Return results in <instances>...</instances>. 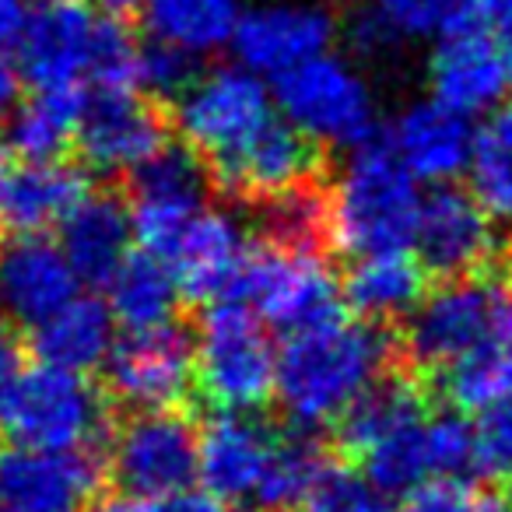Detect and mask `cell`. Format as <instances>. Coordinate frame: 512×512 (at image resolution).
Returning a JSON list of instances; mask_svg holds the SVG:
<instances>
[{
	"label": "cell",
	"instance_id": "obj_8",
	"mask_svg": "<svg viewBox=\"0 0 512 512\" xmlns=\"http://www.w3.org/2000/svg\"><path fill=\"white\" fill-rule=\"evenodd\" d=\"M274 120V95L249 67H214L176 95V127L190 148L221 162Z\"/></svg>",
	"mask_w": 512,
	"mask_h": 512
},
{
	"label": "cell",
	"instance_id": "obj_32",
	"mask_svg": "<svg viewBox=\"0 0 512 512\" xmlns=\"http://www.w3.org/2000/svg\"><path fill=\"white\" fill-rule=\"evenodd\" d=\"M442 390L460 411H491L512 397V330L505 323L491 341L442 372Z\"/></svg>",
	"mask_w": 512,
	"mask_h": 512
},
{
	"label": "cell",
	"instance_id": "obj_46",
	"mask_svg": "<svg viewBox=\"0 0 512 512\" xmlns=\"http://www.w3.org/2000/svg\"><path fill=\"white\" fill-rule=\"evenodd\" d=\"M88 512H134L127 502H120V498H109V502H95Z\"/></svg>",
	"mask_w": 512,
	"mask_h": 512
},
{
	"label": "cell",
	"instance_id": "obj_45",
	"mask_svg": "<svg viewBox=\"0 0 512 512\" xmlns=\"http://www.w3.org/2000/svg\"><path fill=\"white\" fill-rule=\"evenodd\" d=\"M470 512H512V498L505 495H484L474 502V509Z\"/></svg>",
	"mask_w": 512,
	"mask_h": 512
},
{
	"label": "cell",
	"instance_id": "obj_26",
	"mask_svg": "<svg viewBox=\"0 0 512 512\" xmlns=\"http://www.w3.org/2000/svg\"><path fill=\"white\" fill-rule=\"evenodd\" d=\"M463 15V0H362L348 36L358 53L383 57L404 43L442 36Z\"/></svg>",
	"mask_w": 512,
	"mask_h": 512
},
{
	"label": "cell",
	"instance_id": "obj_24",
	"mask_svg": "<svg viewBox=\"0 0 512 512\" xmlns=\"http://www.w3.org/2000/svg\"><path fill=\"white\" fill-rule=\"evenodd\" d=\"M60 228H64L60 246L71 256V264L81 281L109 285L113 274L130 260L134 218L109 193H88Z\"/></svg>",
	"mask_w": 512,
	"mask_h": 512
},
{
	"label": "cell",
	"instance_id": "obj_28",
	"mask_svg": "<svg viewBox=\"0 0 512 512\" xmlns=\"http://www.w3.org/2000/svg\"><path fill=\"white\" fill-rule=\"evenodd\" d=\"M85 197H88V183L74 165L60 162V158L29 162L8 176L4 218L18 232H43L50 225H64Z\"/></svg>",
	"mask_w": 512,
	"mask_h": 512
},
{
	"label": "cell",
	"instance_id": "obj_47",
	"mask_svg": "<svg viewBox=\"0 0 512 512\" xmlns=\"http://www.w3.org/2000/svg\"><path fill=\"white\" fill-rule=\"evenodd\" d=\"M99 4H102V8H106V11H113V15H116V11L137 8V4H141V0H99Z\"/></svg>",
	"mask_w": 512,
	"mask_h": 512
},
{
	"label": "cell",
	"instance_id": "obj_7",
	"mask_svg": "<svg viewBox=\"0 0 512 512\" xmlns=\"http://www.w3.org/2000/svg\"><path fill=\"white\" fill-rule=\"evenodd\" d=\"M341 295L344 288L337 285L334 271L320 253L274 246V242L249 249L235 288V302L253 306L285 334H299L341 316Z\"/></svg>",
	"mask_w": 512,
	"mask_h": 512
},
{
	"label": "cell",
	"instance_id": "obj_44",
	"mask_svg": "<svg viewBox=\"0 0 512 512\" xmlns=\"http://www.w3.org/2000/svg\"><path fill=\"white\" fill-rule=\"evenodd\" d=\"M18 92H22V78L8 60L0 57V123L11 120V113L18 109Z\"/></svg>",
	"mask_w": 512,
	"mask_h": 512
},
{
	"label": "cell",
	"instance_id": "obj_38",
	"mask_svg": "<svg viewBox=\"0 0 512 512\" xmlns=\"http://www.w3.org/2000/svg\"><path fill=\"white\" fill-rule=\"evenodd\" d=\"M477 460L488 474L512 477V397L484 411L477 425Z\"/></svg>",
	"mask_w": 512,
	"mask_h": 512
},
{
	"label": "cell",
	"instance_id": "obj_21",
	"mask_svg": "<svg viewBox=\"0 0 512 512\" xmlns=\"http://www.w3.org/2000/svg\"><path fill=\"white\" fill-rule=\"evenodd\" d=\"M278 432L253 418V411H218L200 432L197 477L221 502H246L260 495L264 470Z\"/></svg>",
	"mask_w": 512,
	"mask_h": 512
},
{
	"label": "cell",
	"instance_id": "obj_19",
	"mask_svg": "<svg viewBox=\"0 0 512 512\" xmlns=\"http://www.w3.org/2000/svg\"><path fill=\"white\" fill-rule=\"evenodd\" d=\"M474 137L470 116L432 95L400 109L390 127V151L418 183L446 186L467 172Z\"/></svg>",
	"mask_w": 512,
	"mask_h": 512
},
{
	"label": "cell",
	"instance_id": "obj_37",
	"mask_svg": "<svg viewBox=\"0 0 512 512\" xmlns=\"http://www.w3.org/2000/svg\"><path fill=\"white\" fill-rule=\"evenodd\" d=\"M197 78L193 60L169 46L148 43L141 46V64H137V85H144L155 95H183V88Z\"/></svg>",
	"mask_w": 512,
	"mask_h": 512
},
{
	"label": "cell",
	"instance_id": "obj_40",
	"mask_svg": "<svg viewBox=\"0 0 512 512\" xmlns=\"http://www.w3.org/2000/svg\"><path fill=\"white\" fill-rule=\"evenodd\" d=\"M467 22L488 29L502 43L512 39V0H463V15Z\"/></svg>",
	"mask_w": 512,
	"mask_h": 512
},
{
	"label": "cell",
	"instance_id": "obj_1",
	"mask_svg": "<svg viewBox=\"0 0 512 512\" xmlns=\"http://www.w3.org/2000/svg\"><path fill=\"white\" fill-rule=\"evenodd\" d=\"M390 362V337L372 320H334L288 334L278 355V404L302 432L341 425Z\"/></svg>",
	"mask_w": 512,
	"mask_h": 512
},
{
	"label": "cell",
	"instance_id": "obj_5",
	"mask_svg": "<svg viewBox=\"0 0 512 512\" xmlns=\"http://www.w3.org/2000/svg\"><path fill=\"white\" fill-rule=\"evenodd\" d=\"M0 421L18 446L85 453L106 428V400L85 372L39 362L0 397Z\"/></svg>",
	"mask_w": 512,
	"mask_h": 512
},
{
	"label": "cell",
	"instance_id": "obj_31",
	"mask_svg": "<svg viewBox=\"0 0 512 512\" xmlns=\"http://www.w3.org/2000/svg\"><path fill=\"white\" fill-rule=\"evenodd\" d=\"M425 414H428L425 393L411 379H379L341 418V442L348 446V453L362 456L376 442H383L386 435L425 418Z\"/></svg>",
	"mask_w": 512,
	"mask_h": 512
},
{
	"label": "cell",
	"instance_id": "obj_20",
	"mask_svg": "<svg viewBox=\"0 0 512 512\" xmlns=\"http://www.w3.org/2000/svg\"><path fill=\"white\" fill-rule=\"evenodd\" d=\"M316 162H320L316 144L306 134H299L288 120L274 116L253 141L214 162V172L228 193L264 204V200L313 183Z\"/></svg>",
	"mask_w": 512,
	"mask_h": 512
},
{
	"label": "cell",
	"instance_id": "obj_39",
	"mask_svg": "<svg viewBox=\"0 0 512 512\" xmlns=\"http://www.w3.org/2000/svg\"><path fill=\"white\" fill-rule=\"evenodd\" d=\"M474 498H467L460 481H428L421 488L407 491V502L400 512H470Z\"/></svg>",
	"mask_w": 512,
	"mask_h": 512
},
{
	"label": "cell",
	"instance_id": "obj_27",
	"mask_svg": "<svg viewBox=\"0 0 512 512\" xmlns=\"http://www.w3.org/2000/svg\"><path fill=\"white\" fill-rule=\"evenodd\" d=\"M344 299L372 323L411 316L425 299V264L407 256V249L355 256L344 278Z\"/></svg>",
	"mask_w": 512,
	"mask_h": 512
},
{
	"label": "cell",
	"instance_id": "obj_33",
	"mask_svg": "<svg viewBox=\"0 0 512 512\" xmlns=\"http://www.w3.org/2000/svg\"><path fill=\"white\" fill-rule=\"evenodd\" d=\"M474 197L498 221H512V106H502L477 127L467 165Z\"/></svg>",
	"mask_w": 512,
	"mask_h": 512
},
{
	"label": "cell",
	"instance_id": "obj_29",
	"mask_svg": "<svg viewBox=\"0 0 512 512\" xmlns=\"http://www.w3.org/2000/svg\"><path fill=\"white\" fill-rule=\"evenodd\" d=\"M179 278L165 260L151 253L130 256L109 281V313L120 327L148 330L172 323V309L179 302Z\"/></svg>",
	"mask_w": 512,
	"mask_h": 512
},
{
	"label": "cell",
	"instance_id": "obj_3",
	"mask_svg": "<svg viewBox=\"0 0 512 512\" xmlns=\"http://www.w3.org/2000/svg\"><path fill=\"white\" fill-rule=\"evenodd\" d=\"M330 239L355 256L393 253L418 239V179L390 148L362 144L341 169L330 193Z\"/></svg>",
	"mask_w": 512,
	"mask_h": 512
},
{
	"label": "cell",
	"instance_id": "obj_35",
	"mask_svg": "<svg viewBox=\"0 0 512 512\" xmlns=\"http://www.w3.org/2000/svg\"><path fill=\"white\" fill-rule=\"evenodd\" d=\"M260 221H264V232L274 246L320 253V246L330 239V200L316 190V183H306L299 190L264 200Z\"/></svg>",
	"mask_w": 512,
	"mask_h": 512
},
{
	"label": "cell",
	"instance_id": "obj_9",
	"mask_svg": "<svg viewBox=\"0 0 512 512\" xmlns=\"http://www.w3.org/2000/svg\"><path fill=\"white\" fill-rule=\"evenodd\" d=\"M207 169L204 158L190 144H162L144 165L130 172V190H134V239L144 253L158 256L169 264L179 239L193 225L207 200Z\"/></svg>",
	"mask_w": 512,
	"mask_h": 512
},
{
	"label": "cell",
	"instance_id": "obj_36",
	"mask_svg": "<svg viewBox=\"0 0 512 512\" xmlns=\"http://www.w3.org/2000/svg\"><path fill=\"white\" fill-rule=\"evenodd\" d=\"M299 512H393L379 484L351 467H327L299 502Z\"/></svg>",
	"mask_w": 512,
	"mask_h": 512
},
{
	"label": "cell",
	"instance_id": "obj_15",
	"mask_svg": "<svg viewBox=\"0 0 512 512\" xmlns=\"http://www.w3.org/2000/svg\"><path fill=\"white\" fill-rule=\"evenodd\" d=\"M78 271L64 246L39 232L0 242V316L18 327H39L78 299Z\"/></svg>",
	"mask_w": 512,
	"mask_h": 512
},
{
	"label": "cell",
	"instance_id": "obj_51",
	"mask_svg": "<svg viewBox=\"0 0 512 512\" xmlns=\"http://www.w3.org/2000/svg\"><path fill=\"white\" fill-rule=\"evenodd\" d=\"M0 428H4V421H0Z\"/></svg>",
	"mask_w": 512,
	"mask_h": 512
},
{
	"label": "cell",
	"instance_id": "obj_43",
	"mask_svg": "<svg viewBox=\"0 0 512 512\" xmlns=\"http://www.w3.org/2000/svg\"><path fill=\"white\" fill-rule=\"evenodd\" d=\"M22 351H18L15 334L8 330V323H0V397L15 386V379L22 376Z\"/></svg>",
	"mask_w": 512,
	"mask_h": 512
},
{
	"label": "cell",
	"instance_id": "obj_41",
	"mask_svg": "<svg viewBox=\"0 0 512 512\" xmlns=\"http://www.w3.org/2000/svg\"><path fill=\"white\" fill-rule=\"evenodd\" d=\"M144 512H218V498L211 491H193V488H179L169 495L151 498V505Z\"/></svg>",
	"mask_w": 512,
	"mask_h": 512
},
{
	"label": "cell",
	"instance_id": "obj_23",
	"mask_svg": "<svg viewBox=\"0 0 512 512\" xmlns=\"http://www.w3.org/2000/svg\"><path fill=\"white\" fill-rule=\"evenodd\" d=\"M137 11L148 43L200 60L235 43L246 0H141Z\"/></svg>",
	"mask_w": 512,
	"mask_h": 512
},
{
	"label": "cell",
	"instance_id": "obj_17",
	"mask_svg": "<svg viewBox=\"0 0 512 512\" xmlns=\"http://www.w3.org/2000/svg\"><path fill=\"white\" fill-rule=\"evenodd\" d=\"M414 246H418L425 271H435L449 281L470 278L498 249L495 218L484 211V204L474 193H463L456 186H439L421 204Z\"/></svg>",
	"mask_w": 512,
	"mask_h": 512
},
{
	"label": "cell",
	"instance_id": "obj_49",
	"mask_svg": "<svg viewBox=\"0 0 512 512\" xmlns=\"http://www.w3.org/2000/svg\"><path fill=\"white\" fill-rule=\"evenodd\" d=\"M505 323H509V330H512V274H509V306H505Z\"/></svg>",
	"mask_w": 512,
	"mask_h": 512
},
{
	"label": "cell",
	"instance_id": "obj_12",
	"mask_svg": "<svg viewBox=\"0 0 512 512\" xmlns=\"http://www.w3.org/2000/svg\"><path fill=\"white\" fill-rule=\"evenodd\" d=\"M337 32L341 22L327 0H260L246 8L232 46L242 67L278 81L330 53Z\"/></svg>",
	"mask_w": 512,
	"mask_h": 512
},
{
	"label": "cell",
	"instance_id": "obj_6",
	"mask_svg": "<svg viewBox=\"0 0 512 512\" xmlns=\"http://www.w3.org/2000/svg\"><path fill=\"white\" fill-rule=\"evenodd\" d=\"M274 99L285 120L313 144L362 148L376 134V92L369 78L337 53H323L278 78Z\"/></svg>",
	"mask_w": 512,
	"mask_h": 512
},
{
	"label": "cell",
	"instance_id": "obj_30",
	"mask_svg": "<svg viewBox=\"0 0 512 512\" xmlns=\"http://www.w3.org/2000/svg\"><path fill=\"white\" fill-rule=\"evenodd\" d=\"M81 92H36L8 120V144L25 162H50L78 137Z\"/></svg>",
	"mask_w": 512,
	"mask_h": 512
},
{
	"label": "cell",
	"instance_id": "obj_25",
	"mask_svg": "<svg viewBox=\"0 0 512 512\" xmlns=\"http://www.w3.org/2000/svg\"><path fill=\"white\" fill-rule=\"evenodd\" d=\"M116 320L109 313L106 302L92 299V295H78L67 302L60 313L43 320L32 337L39 362L57 365L67 372H88L95 365H106L109 351L116 344Z\"/></svg>",
	"mask_w": 512,
	"mask_h": 512
},
{
	"label": "cell",
	"instance_id": "obj_48",
	"mask_svg": "<svg viewBox=\"0 0 512 512\" xmlns=\"http://www.w3.org/2000/svg\"><path fill=\"white\" fill-rule=\"evenodd\" d=\"M4 190H8V169L0 162V218H4Z\"/></svg>",
	"mask_w": 512,
	"mask_h": 512
},
{
	"label": "cell",
	"instance_id": "obj_4",
	"mask_svg": "<svg viewBox=\"0 0 512 512\" xmlns=\"http://www.w3.org/2000/svg\"><path fill=\"white\" fill-rule=\"evenodd\" d=\"M197 383L218 411H256L278 393V351L246 302H211L197 330Z\"/></svg>",
	"mask_w": 512,
	"mask_h": 512
},
{
	"label": "cell",
	"instance_id": "obj_2",
	"mask_svg": "<svg viewBox=\"0 0 512 512\" xmlns=\"http://www.w3.org/2000/svg\"><path fill=\"white\" fill-rule=\"evenodd\" d=\"M18 53L36 92H81L85 81L95 88H130L141 64V46L130 32L81 0L39 4Z\"/></svg>",
	"mask_w": 512,
	"mask_h": 512
},
{
	"label": "cell",
	"instance_id": "obj_50",
	"mask_svg": "<svg viewBox=\"0 0 512 512\" xmlns=\"http://www.w3.org/2000/svg\"><path fill=\"white\" fill-rule=\"evenodd\" d=\"M239 512H253V509H239Z\"/></svg>",
	"mask_w": 512,
	"mask_h": 512
},
{
	"label": "cell",
	"instance_id": "obj_34",
	"mask_svg": "<svg viewBox=\"0 0 512 512\" xmlns=\"http://www.w3.org/2000/svg\"><path fill=\"white\" fill-rule=\"evenodd\" d=\"M323 470H327V463H323V453L313 435L302 432V428L278 435L256 502L267 505V509H299V502L320 481Z\"/></svg>",
	"mask_w": 512,
	"mask_h": 512
},
{
	"label": "cell",
	"instance_id": "obj_13",
	"mask_svg": "<svg viewBox=\"0 0 512 512\" xmlns=\"http://www.w3.org/2000/svg\"><path fill=\"white\" fill-rule=\"evenodd\" d=\"M193 372H197V344L176 323L127 330L106 358L109 390L134 411L176 407L190 393Z\"/></svg>",
	"mask_w": 512,
	"mask_h": 512
},
{
	"label": "cell",
	"instance_id": "obj_11",
	"mask_svg": "<svg viewBox=\"0 0 512 512\" xmlns=\"http://www.w3.org/2000/svg\"><path fill=\"white\" fill-rule=\"evenodd\" d=\"M505 327V302L481 278H453L418 302L404 327V348L421 369L446 372Z\"/></svg>",
	"mask_w": 512,
	"mask_h": 512
},
{
	"label": "cell",
	"instance_id": "obj_14",
	"mask_svg": "<svg viewBox=\"0 0 512 512\" xmlns=\"http://www.w3.org/2000/svg\"><path fill=\"white\" fill-rule=\"evenodd\" d=\"M428 81L435 99L449 102L460 113H488L509 95L512 64L502 39L467 18H456L435 43Z\"/></svg>",
	"mask_w": 512,
	"mask_h": 512
},
{
	"label": "cell",
	"instance_id": "obj_18",
	"mask_svg": "<svg viewBox=\"0 0 512 512\" xmlns=\"http://www.w3.org/2000/svg\"><path fill=\"white\" fill-rule=\"evenodd\" d=\"M74 141L95 172H134L165 144V123L130 88H99L81 109Z\"/></svg>",
	"mask_w": 512,
	"mask_h": 512
},
{
	"label": "cell",
	"instance_id": "obj_42",
	"mask_svg": "<svg viewBox=\"0 0 512 512\" xmlns=\"http://www.w3.org/2000/svg\"><path fill=\"white\" fill-rule=\"evenodd\" d=\"M32 4L29 0H0V53L22 43L25 29L32 22Z\"/></svg>",
	"mask_w": 512,
	"mask_h": 512
},
{
	"label": "cell",
	"instance_id": "obj_16",
	"mask_svg": "<svg viewBox=\"0 0 512 512\" xmlns=\"http://www.w3.org/2000/svg\"><path fill=\"white\" fill-rule=\"evenodd\" d=\"M99 467L88 453L15 446L0 453V512H88Z\"/></svg>",
	"mask_w": 512,
	"mask_h": 512
},
{
	"label": "cell",
	"instance_id": "obj_22",
	"mask_svg": "<svg viewBox=\"0 0 512 512\" xmlns=\"http://www.w3.org/2000/svg\"><path fill=\"white\" fill-rule=\"evenodd\" d=\"M249 249L253 246L246 242V228L235 214L204 207L169 256V267L190 299L225 302L235 299Z\"/></svg>",
	"mask_w": 512,
	"mask_h": 512
},
{
	"label": "cell",
	"instance_id": "obj_10",
	"mask_svg": "<svg viewBox=\"0 0 512 512\" xmlns=\"http://www.w3.org/2000/svg\"><path fill=\"white\" fill-rule=\"evenodd\" d=\"M200 463V432L176 407L134 411L113 435L109 470L127 495L158 498L190 488Z\"/></svg>",
	"mask_w": 512,
	"mask_h": 512
}]
</instances>
